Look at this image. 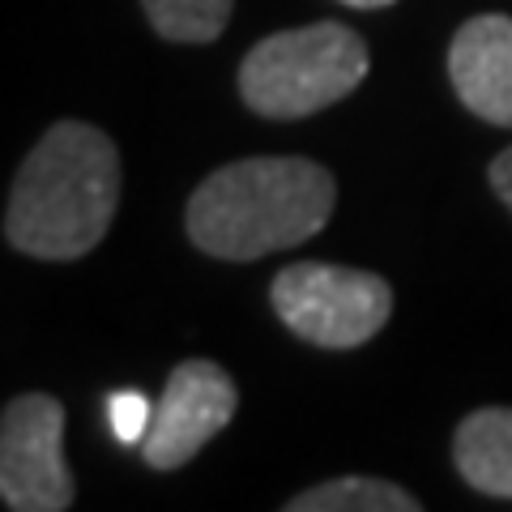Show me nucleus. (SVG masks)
<instances>
[{
	"instance_id": "ddd939ff",
	"label": "nucleus",
	"mask_w": 512,
	"mask_h": 512,
	"mask_svg": "<svg viewBox=\"0 0 512 512\" xmlns=\"http://www.w3.org/2000/svg\"><path fill=\"white\" fill-rule=\"evenodd\" d=\"M342 5H355V9H384V5H393V0H342Z\"/></svg>"
},
{
	"instance_id": "f03ea898",
	"label": "nucleus",
	"mask_w": 512,
	"mask_h": 512,
	"mask_svg": "<svg viewBox=\"0 0 512 512\" xmlns=\"http://www.w3.org/2000/svg\"><path fill=\"white\" fill-rule=\"evenodd\" d=\"M333 201L338 184L312 158H239L201 180L184 227L205 256L261 261L325 231Z\"/></svg>"
},
{
	"instance_id": "423d86ee",
	"label": "nucleus",
	"mask_w": 512,
	"mask_h": 512,
	"mask_svg": "<svg viewBox=\"0 0 512 512\" xmlns=\"http://www.w3.org/2000/svg\"><path fill=\"white\" fill-rule=\"evenodd\" d=\"M239 389L210 359H184L163 384L141 457L150 470H180L235 419Z\"/></svg>"
},
{
	"instance_id": "20e7f679",
	"label": "nucleus",
	"mask_w": 512,
	"mask_h": 512,
	"mask_svg": "<svg viewBox=\"0 0 512 512\" xmlns=\"http://www.w3.org/2000/svg\"><path fill=\"white\" fill-rule=\"evenodd\" d=\"M269 299L295 338L325 350H355L372 342L393 316V291L380 274L320 261L286 265L269 286Z\"/></svg>"
},
{
	"instance_id": "9d476101",
	"label": "nucleus",
	"mask_w": 512,
	"mask_h": 512,
	"mask_svg": "<svg viewBox=\"0 0 512 512\" xmlns=\"http://www.w3.org/2000/svg\"><path fill=\"white\" fill-rule=\"evenodd\" d=\"M141 9L171 43H214L231 22L235 0H141Z\"/></svg>"
},
{
	"instance_id": "f257e3e1",
	"label": "nucleus",
	"mask_w": 512,
	"mask_h": 512,
	"mask_svg": "<svg viewBox=\"0 0 512 512\" xmlns=\"http://www.w3.org/2000/svg\"><path fill=\"white\" fill-rule=\"evenodd\" d=\"M120 205V150L103 128L60 120L13 175L5 239L39 261H77L107 235Z\"/></svg>"
},
{
	"instance_id": "6e6552de",
	"label": "nucleus",
	"mask_w": 512,
	"mask_h": 512,
	"mask_svg": "<svg viewBox=\"0 0 512 512\" xmlns=\"http://www.w3.org/2000/svg\"><path fill=\"white\" fill-rule=\"evenodd\" d=\"M453 466L474 491L512 500V410L487 406L461 419L453 436Z\"/></svg>"
},
{
	"instance_id": "f8f14e48",
	"label": "nucleus",
	"mask_w": 512,
	"mask_h": 512,
	"mask_svg": "<svg viewBox=\"0 0 512 512\" xmlns=\"http://www.w3.org/2000/svg\"><path fill=\"white\" fill-rule=\"evenodd\" d=\"M487 180H491V188H495V197H500V201L508 205V210H512V146L491 158Z\"/></svg>"
},
{
	"instance_id": "9b49d317",
	"label": "nucleus",
	"mask_w": 512,
	"mask_h": 512,
	"mask_svg": "<svg viewBox=\"0 0 512 512\" xmlns=\"http://www.w3.org/2000/svg\"><path fill=\"white\" fill-rule=\"evenodd\" d=\"M107 414H111V431H116L120 444H141L146 440V431H150L154 406L137 389H120V393H111Z\"/></svg>"
},
{
	"instance_id": "39448f33",
	"label": "nucleus",
	"mask_w": 512,
	"mask_h": 512,
	"mask_svg": "<svg viewBox=\"0 0 512 512\" xmlns=\"http://www.w3.org/2000/svg\"><path fill=\"white\" fill-rule=\"evenodd\" d=\"M73 495L64 406L47 393H18L0 419V500L13 512H64Z\"/></svg>"
},
{
	"instance_id": "0eeeda50",
	"label": "nucleus",
	"mask_w": 512,
	"mask_h": 512,
	"mask_svg": "<svg viewBox=\"0 0 512 512\" xmlns=\"http://www.w3.org/2000/svg\"><path fill=\"white\" fill-rule=\"evenodd\" d=\"M448 77L461 107L478 120L512 128V18L508 13H478L453 35L448 47Z\"/></svg>"
},
{
	"instance_id": "7ed1b4c3",
	"label": "nucleus",
	"mask_w": 512,
	"mask_h": 512,
	"mask_svg": "<svg viewBox=\"0 0 512 512\" xmlns=\"http://www.w3.org/2000/svg\"><path fill=\"white\" fill-rule=\"evenodd\" d=\"M367 77V43L342 22L278 30L239 64V94L265 120L316 116Z\"/></svg>"
},
{
	"instance_id": "1a4fd4ad",
	"label": "nucleus",
	"mask_w": 512,
	"mask_h": 512,
	"mask_svg": "<svg viewBox=\"0 0 512 512\" xmlns=\"http://www.w3.org/2000/svg\"><path fill=\"white\" fill-rule=\"evenodd\" d=\"M419 508L423 504L410 491L367 474L333 478V483L308 487L295 500H286V512H419Z\"/></svg>"
}]
</instances>
